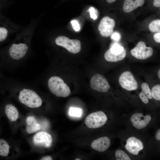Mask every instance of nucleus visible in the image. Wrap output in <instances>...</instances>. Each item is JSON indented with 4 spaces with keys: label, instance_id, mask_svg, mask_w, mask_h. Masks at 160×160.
<instances>
[{
    "label": "nucleus",
    "instance_id": "nucleus-17",
    "mask_svg": "<svg viewBox=\"0 0 160 160\" xmlns=\"http://www.w3.org/2000/svg\"><path fill=\"white\" fill-rule=\"evenodd\" d=\"M144 3V0H125L123 9L124 12L129 13L142 6Z\"/></svg>",
    "mask_w": 160,
    "mask_h": 160
},
{
    "label": "nucleus",
    "instance_id": "nucleus-11",
    "mask_svg": "<svg viewBox=\"0 0 160 160\" xmlns=\"http://www.w3.org/2000/svg\"><path fill=\"white\" fill-rule=\"evenodd\" d=\"M53 141L52 136L45 131H40L36 133L33 138V142L36 146L49 148Z\"/></svg>",
    "mask_w": 160,
    "mask_h": 160
},
{
    "label": "nucleus",
    "instance_id": "nucleus-32",
    "mask_svg": "<svg viewBox=\"0 0 160 160\" xmlns=\"http://www.w3.org/2000/svg\"><path fill=\"white\" fill-rule=\"evenodd\" d=\"M40 160H52V157L50 156H46L43 157L40 159Z\"/></svg>",
    "mask_w": 160,
    "mask_h": 160
},
{
    "label": "nucleus",
    "instance_id": "nucleus-22",
    "mask_svg": "<svg viewBox=\"0 0 160 160\" xmlns=\"http://www.w3.org/2000/svg\"><path fill=\"white\" fill-rule=\"evenodd\" d=\"M115 156L117 160H130L129 156L122 150L119 149L115 153Z\"/></svg>",
    "mask_w": 160,
    "mask_h": 160
},
{
    "label": "nucleus",
    "instance_id": "nucleus-21",
    "mask_svg": "<svg viewBox=\"0 0 160 160\" xmlns=\"http://www.w3.org/2000/svg\"><path fill=\"white\" fill-rule=\"evenodd\" d=\"M153 98L157 100H160V85L157 84L153 86L151 91Z\"/></svg>",
    "mask_w": 160,
    "mask_h": 160
},
{
    "label": "nucleus",
    "instance_id": "nucleus-7",
    "mask_svg": "<svg viewBox=\"0 0 160 160\" xmlns=\"http://www.w3.org/2000/svg\"><path fill=\"white\" fill-rule=\"evenodd\" d=\"M55 42L57 45L64 47L73 54L77 53L81 50V42L77 39H71L65 36H60L56 38Z\"/></svg>",
    "mask_w": 160,
    "mask_h": 160
},
{
    "label": "nucleus",
    "instance_id": "nucleus-30",
    "mask_svg": "<svg viewBox=\"0 0 160 160\" xmlns=\"http://www.w3.org/2000/svg\"><path fill=\"white\" fill-rule=\"evenodd\" d=\"M153 5L154 7H160V0H154L153 3Z\"/></svg>",
    "mask_w": 160,
    "mask_h": 160
},
{
    "label": "nucleus",
    "instance_id": "nucleus-16",
    "mask_svg": "<svg viewBox=\"0 0 160 160\" xmlns=\"http://www.w3.org/2000/svg\"><path fill=\"white\" fill-rule=\"evenodd\" d=\"M25 122L26 131L29 134L35 132L41 128V125L38 123L36 118L33 116H28L26 119Z\"/></svg>",
    "mask_w": 160,
    "mask_h": 160
},
{
    "label": "nucleus",
    "instance_id": "nucleus-35",
    "mask_svg": "<svg viewBox=\"0 0 160 160\" xmlns=\"http://www.w3.org/2000/svg\"><path fill=\"white\" fill-rule=\"evenodd\" d=\"M158 76L159 79H160V69H159L158 71Z\"/></svg>",
    "mask_w": 160,
    "mask_h": 160
},
{
    "label": "nucleus",
    "instance_id": "nucleus-19",
    "mask_svg": "<svg viewBox=\"0 0 160 160\" xmlns=\"http://www.w3.org/2000/svg\"><path fill=\"white\" fill-rule=\"evenodd\" d=\"M9 145L5 140L0 139V156H7L9 152Z\"/></svg>",
    "mask_w": 160,
    "mask_h": 160
},
{
    "label": "nucleus",
    "instance_id": "nucleus-36",
    "mask_svg": "<svg viewBox=\"0 0 160 160\" xmlns=\"http://www.w3.org/2000/svg\"><path fill=\"white\" fill-rule=\"evenodd\" d=\"M75 160H80L81 159H80L77 158V159H76Z\"/></svg>",
    "mask_w": 160,
    "mask_h": 160
},
{
    "label": "nucleus",
    "instance_id": "nucleus-27",
    "mask_svg": "<svg viewBox=\"0 0 160 160\" xmlns=\"http://www.w3.org/2000/svg\"><path fill=\"white\" fill-rule=\"evenodd\" d=\"M89 11L90 13L91 17L94 20L96 19L97 17L96 14L95 10V8L92 7H91L89 9Z\"/></svg>",
    "mask_w": 160,
    "mask_h": 160
},
{
    "label": "nucleus",
    "instance_id": "nucleus-14",
    "mask_svg": "<svg viewBox=\"0 0 160 160\" xmlns=\"http://www.w3.org/2000/svg\"><path fill=\"white\" fill-rule=\"evenodd\" d=\"M126 142L125 148L129 152L133 155H137L139 151L144 148L142 142L134 137L129 138Z\"/></svg>",
    "mask_w": 160,
    "mask_h": 160
},
{
    "label": "nucleus",
    "instance_id": "nucleus-25",
    "mask_svg": "<svg viewBox=\"0 0 160 160\" xmlns=\"http://www.w3.org/2000/svg\"><path fill=\"white\" fill-rule=\"evenodd\" d=\"M71 23L73 28L75 31L78 32L80 30V25L77 20H73L71 21Z\"/></svg>",
    "mask_w": 160,
    "mask_h": 160
},
{
    "label": "nucleus",
    "instance_id": "nucleus-31",
    "mask_svg": "<svg viewBox=\"0 0 160 160\" xmlns=\"http://www.w3.org/2000/svg\"><path fill=\"white\" fill-rule=\"evenodd\" d=\"M155 137L156 139L158 140H160V129H159L157 131Z\"/></svg>",
    "mask_w": 160,
    "mask_h": 160
},
{
    "label": "nucleus",
    "instance_id": "nucleus-4",
    "mask_svg": "<svg viewBox=\"0 0 160 160\" xmlns=\"http://www.w3.org/2000/svg\"><path fill=\"white\" fill-rule=\"evenodd\" d=\"M20 26L3 14L0 16V43L6 41L11 35L19 31Z\"/></svg>",
    "mask_w": 160,
    "mask_h": 160
},
{
    "label": "nucleus",
    "instance_id": "nucleus-18",
    "mask_svg": "<svg viewBox=\"0 0 160 160\" xmlns=\"http://www.w3.org/2000/svg\"><path fill=\"white\" fill-rule=\"evenodd\" d=\"M5 112L8 119L11 121H16L19 116L17 108L11 104H7L4 108Z\"/></svg>",
    "mask_w": 160,
    "mask_h": 160
},
{
    "label": "nucleus",
    "instance_id": "nucleus-13",
    "mask_svg": "<svg viewBox=\"0 0 160 160\" xmlns=\"http://www.w3.org/2000/svg\"><path fill=\"white\" fill-rule=\"evenodd\" d=\"M151 119L150 115L144 116L141 113L133 114L130 118L133 125L136 128L141 129L145 127Z\"/></svg>",
    "mask_w": 160,
    "mask_h": 160
},
{
    "label": "nucleus",
    "instance_id": "nucleus-8",
    "mask_svg": "<svg viewBox=\"0 0 160 160\" xmlns=\"http://www.w3.org/2000/svg\"><path fill=\"white\" fill-rule=\"evenodd\" d=\"M119 82L121 87L128 91L135 90L138 87L137 81L132 73L129 71H125L120 75Z\"/></svg>",
    "mask_w": 160,
    "mask_h": 160
},
{
    "label": "nucleus",
    "instance_id": "nucleus-26",
    "mask_svg": "<svg viewBox=\"0 0 160 160\" xmlns=\"http://www.w3.org/2000/svg\"><path fill=\"white\" fill-rule=\"evenodd\" d=\"M139 97L142 101L145 104H147L149 102L148 98L144 92L142 91L139 95Z\"/></svg>",
    "mask_w": 160,
    "mask_h": 160
},
{
    "label": "nucleus",
    "instance_id": "nucleus-28",
    "mask_svg": "<svg viewBox=\"0 0 160 160\" xmlns=\"http://www.w3.org/2000/svg\"><path fill=\"white\" fill-rule=\"evenodd\" d=\"M153 38L155 41L158 43H160V33H157L155 34L153 36Z\"/></svg>",
    "mask_w": 160,
    "mask_h": 160
},
{
    "label": "nucleus",
    "instance_id": "nucleus-3",
    "mask_svg": "<svg viewBox=\"0 0 160 160\" xmlns=\"http://www.w3.org/2000/svg\"><path fill=\"white\" fill-rule=\"evenodd\" d=\"M47 85L50 91L57 97H66L70 94L69 87L58 76H53L50 77L48 80Z\"/></svg>",
    "mask_w": 160,
    "mask_h": 160
},
{
    "label": "nucleus",
    "instance_id": "nucleus-15",
    "mask_svg": "<svg viewBox=\"0 0 160 160\" xmlns=\"http://www.w3.org/2000/svg\"><path fill=\"white\" fill-rule=\"evenodd\" d=\"M110 140L108 137H103L94 140L91 146L94 149L99 152H103L105 151L109 147Z\"/></svg>",
    "mask_w": 160,
    "mask_h": 160
},
{
    "label": "nucleus",
    "instance_id": "nucleus-24",
    "mask_svg": "<svg viewBox=\"0 0 160 160\" xmlns=\"http://www.w3.org/2000/svg\"><path fill=\"white\" fill-rule=\"evenodd\" d=\"M82 110L80 108L71 107L69 109V114L71 116L79 117L81 116Z\"/></svg>",
    "mask_w": 160,
    "mask_h": 160
},
{
    "label": "nucleus",
    "instance_id": "nucleus-29",
    "mask_svg": "<svg viewBox=\"0 0 160 160\" xmlns=\"http://www.w3.org/2000/svg\"><path fill=\"white\" fill-rule=\"evenodd\" d=\"M112 38L115 40H118L120 38L119 35L116 33H114L112 34Z\"/></svg>",
    "mask_w": 160,
    "mask_h": 160
},
{
    "label": "nucleus",
    "instance_id": "nucleus-9",
    "mask_svg": "<svg viewBox=\"0 0 160 160\" xmlns=\"http://www.w3.org/2000/svg\"><path fill=\"white\" fill-rule=\"evenodd\" d=\"M153 51L151 47H147L145 42H139L136 47L130 51L131 55L136 58L141 60L146 59L151 56Z\"/></svg>",
    "mask_w": 160,
    "mask_h": 160
},
{
    "label": "nucleus",
    "instance_id": "nucleus-10",
    "mask_svg": "<svg viewBox=\"0 0 160 160\" xmlns=\"http://www.w3.org/2000/svg\"><path fill=\"white\" fill-rule=\"evenodd\" d=\"M91 88L101 92H107L110 88V84L106 78L101 74L94 75L90 81Z\"/></svg>",
    "mask_w": 160,
    "mask_h": 160
},
{
    "label": "nucleus",
    "instance_id": "nucleus-6",
    "mask_svg": "<svg viewBox=\"0 0 160 160\" xmlns=\"http://www.w3.org/2000/svg\"><path fill=\"white\" fill-rule=\"evenodd\" d=\"M126 51L125 49L119 44H116L108 50L104 54V57L107 61L116 62L123 60L126 57Z\"/></svg>",
    "mask_w": 160,
    "mask_h": 160
},
{
    "label": "nucleus",
    "instance_id": "nucleus-5",
    "mask_svg": "<svg viewBox=\"0 0 160 160\" xmlns=\"http://www.w3.org/2000/svg\"><path fill=\"white\" fill-rule=\"evenodd\" d=\"M105 113L101 111L92 113L86 117L85 122L86 126L90 128H97L104 125L107 121Z\"/></svg>",
    "mask_w": 160,
    "mask_h": 160
},
{
    "label": "nucleus",
    "instance_id": "nucleus-12",
    "mask_svg": "<svg viewBox=\"0 0 160 160\" xmlns=\"http://www.w3.org/2000/svg\"><path fill=\"white\" fill-rule=\"evenodd\" d=\"M115 25L114 19L108 16L103 17L101 20L98 28L100 35L105 37L110 36L113 33Z\"/></svg>",
    "mask_w": 160,
    "mask_h": 160
},
{
    "label": "nucleus",
    "instance_id": "nucleus-20",
    "mask_svg": "<svg viewBox=\"0 0 160 160\" xmlns=\"http://www.w3.org/2000/svg\"><path fill=\"white\" fill-rule=\"evenodd\" d=\"M149 29L153 33H160V20L157 19L151 22L149 25Z\"/></svg>",
    "mask_w": 160,
    "mask_h": 160
},
{
    "label": "nucleus",
    "instance_id": "nucleus-34",
    "mask_svg": "<svg viewBox=\"0 0 160 160\" xmlns=\"http://www.w3.org/2000/svg\"><path fill=\"white\" fill-rule=\"evenodd\" d=\"M2 7L1 5V4L0 3V16L3 14V13L2 12Z\"/></svg>",
    "mask_w": 160,
    "mask_h": 160
},
{
    "label": "nucleus",
    "instance_id": "nucleus-33",
    "mask_svg": "<svg viewBox=\"0 0 160 160\" xmlns=\"http://www.w3.org/2000/svg\"><path fill=\"white\" fill-rule=\"evenodd\" d=\"M108 3H111L115 2L116 0H106Z\"/></svg>",
    "mask_w": 160,
    "mask_h": 160
},
{
    "label": "nucleus",
    "instance_id": "nucleus-23",
    "mask_svg": "<svg viewBox=\"0 0 160 160\" xmlns=\"http://www.w3.org/2000/svg\"><path fill=\"white\" fill-rule=\"evenodd\" d=\"M141 87L142 91L144 92L148 98L152 99L153 98L151 96V91L148 85L146 83H143L141 84Z\"/></svg>",
    "mask_w": 160,
    "mask_h": 160
},
{
    "label": "nucleus",
    "instance_id": "nucleus-1",
    "mask_svg": "<svg viewBox=\"0 0 160 160\" xmlns=\"http://www.w3.org/2000/svg\"><path fill=\"white\" fill-rule=\"evenodd\" d=\"M37 20H32L23 30L18 33L6 49V54L13 67L20 65L32 52L31 42Z\"/></svg>",
    "mask_w": 160,
    "mask_h": 160
},
{
    "label": "nucleus",
    "instance_id": "nucleus-2",
    "mask_svg": "<svg viewBox=\"0 0 160 160\" xmlns=\"http://www.w3.org/2000/svg\"><path fill=\"white\" fill-rule=\"evenodd\" d=\"M18 87L20 88L18 97L21 103L31 108H37L41 106L42 99L31 87L24 86Z\"/></svg>",
    "mask_w": 160,
    "mask_h": 160
}]
</instances>
